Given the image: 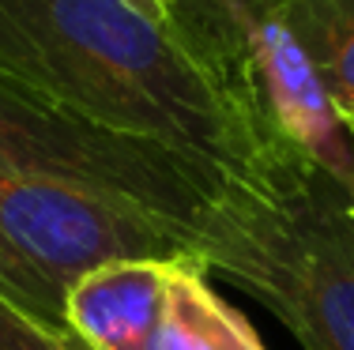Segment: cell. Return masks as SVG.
I'll return each mask as SVG.
<instances>
[{"mask_svg": "<svg viewBox=\"0 0 354 350\" xmlns=\"http://www.w3.org/2000/svg\"><path fill=\"white\" fill-rule=\"evenodd\" d=\"M140 350H264L252 324L207 286L200 260H174L166 298Z\"/></svg>", "mask_w": 354, "mask_h": 350, "instance_id": "7", "label": "cell"}, {"mask_svg": "<svg viewBox=\"0 0 354 350\" xmlns=\"http://www.w3.org/2000/svg\"><path fill=\"white\" fill-rule=\"evenodd\" d=\"M215 4H223V8H230L234 15L257 23V19H275L290 0H215Z\"/></svg>", "mask_w": 354, "mask_h": 350, "instance_id": "10", "label": "cell"}, {"mask_svg": "<svg viewBox=\"0 0 354 350\" xmlns=\"http://www.w3.org/2000/svg\"><path fill=\"white\" fill-rule=\"evenodd\" d=\"M117 260H200V237L140 207L0 170V298L68 328V298Z\"/></svg>", "mask_w": 354, "mask_h": 350, "instance_id": "3", "label": "cell"}, {"mask_svg": "<svg viewBox=\"0 0 354 350\" xmlns=\"http://www.w3.org/2000/svg\"><path fill=\"white\" fill-rule=\"evenodd\" d=\"M0 87L257 181L275 144L234 79L129 0H0Z\"/></svg>", "mask_w": 354, "mask_h": 350, "instance_id": "1", "label": "cell"}, {"mask_svg": "<svg viewBox=\"0 0 354 350\" xmlns=\"http://www.w3.org/2000/svg\"><path fill=\"white\" fill-rule=\"evenodd\" d=\"M174 260H117L91 271L68 298V328L95 350H140L166 298Z\"/></svg>", "mask_w": 354, "mask_h": 350, "instance_id": "6", "label": "cell"}, {"mask_svg": "<svg viewBox=\"0 0 354 350\" xmlns=\"http://www.w3.org/2000/svg\"><path fill=\"white\" fill-rule=\"evenodd\" d=\"M0 350H95L72 328H57L0 298Z\"/></svg>", "mask_w": 354, "mask_h": 350, "instance_id": "9", "label": "cell"}, {"mask_svg": "<svg viewBox=\"0 0 354 350\" xmlns=\"http://www.w3.org/2000/svg\"><path fill=\"white\" fill-rule=\"evenodd\" d=\"M0 170L109 196L196 237L230 193L226 173L177 147L102 128L8 87H0Z\"/></svg>", "mask_w": 354, "mask_h": 350, "instance_id": "4", "label": "cell"}, {"mask_svg": "<svg viewBox=\"0 0 354 350\" xmlns=\"http://www.w3.org/2000/svg\"><path fill=\"white\" fill-rule=\"evenodd\" d=\"M200 253L306 350H354V193L313 158L286 147L257 181H230Z\"/></svg>", "mask_w": 354, "mask_h": 350, "instance_id": "2", "label": "cell"}, {"mask_svg": "<svg viewBox=\"0 0 354 350\" xmlns=\"http://www.w3.org/2000/svg\"><path fill=\"white\" fill-rule=\"evenodd\" d=\"M275 19L306 53L328 102L347 121L354 113V0H290Z\"/></svg>", "mask_w": 354, "mask_h": 350, "instance_id": "8", "label": "cell"}, {"mask_svg": "<svg viewBox=\"0 0 354 350\" xmlns=\"http://www.w3.org/2000/svg\"><path fill=\"white\" fill-rule=\"evenodd\" d=\"M343 124H347V136H351V151H354V113L347 117V121H343Z\"/></svg>", "mask_w": 354, "mask_h": 350, "instance_id": "11", "label": "cell"}, {"mask_svg": "<svg viewBox=\"0 0 354 350\" xmlns=\"http://www.w3.org/2000/svg\"><path fill=\"white\" fill-rule=\"evenodd\" d=\"M249 57V98L264 132L286 144L354 193V151L343 117L328 102L306 53L279 19H241Z\"/></svg>", "mask_w": 354, "mask_h": 350, "instance_id": "5", "label": "cell"}]
</instances>
